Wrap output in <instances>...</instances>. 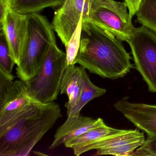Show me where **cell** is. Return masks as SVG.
Instances as JSON below:
<instances>
[{
    "label": "cell",
    "instance_id": "cell-3",
    "mask_svg": "<svg viewBox=\"0 0 156 156\" xmlns=\"http://www.w3.org/2000/svg\"><path fill=\"white\" fill-rule=\"evenodd\" d=\"M28 16V40L20 63L16 69L17 77L24 82L39 73L51 44L56 42L54 29L46 17L38 13Z\"/></svg>",
    "mask_w": 156,
    "mask_h": 156
},
{
    "label": "cell",
    "instance_id": "cell-9",
    "mask_svg": "<svg viewBox=\"0 0 156 156\" xmlns=\"http://www.w3.org/2000/svg\"><path fill=\"white\" fill-rule=\"evenodd\" d=\"M145 140L144 133L138 129H125L121 133L98 140L87 146L83 153L96 150L95 156H131L135 150L142 146Z\"/></svg>",
    "mask_w": 156,
    "mask_h": 156
},
{
    "label": "cell",
    "instance_id": "cell-21",
    "mask_svg": "<svg viewBox=\"0 0 156 156\" xmlns=\"http://www.w3.org/2000/svg\"><path fill=\"white\" fill-rule=\"evenodd\" d=\"M14 78L10 77L0 71V103H2L14 83Z\"/></svg>",
    "mask_w": 156,
    "mask_h": 156
},
{
    "label": "cell",
    "instance_id": "cell-20",
    "mask_svg": "<svg viewBox=\"0 0 156 156\" xmlns=\"http://www.w3.org/2000/svg\"><path fill=\"white\" fill-rule=\"evenodd\" d=\"M131 156H156V137H147L144 144L134 151Z\"/></svg>",
    "mask_w": 156,
    "mask_h": 156
},
{
    "label": "cell",
    "instance_id": "cell-16",
    "mask_svg": "<svg viewBox=\"0 0 156 156\" xmlns=\"http://www.w3.org/2000/svg\"><path fill=\"white\" fill-rule=\"evenodd\" d=\"M65 0H17L12 9L24 14L38 13L46 8L61 6Z\"/></svg>",
    "mask_w": 156,
    "mask_h": 156
},
{
    "label": "cell",
    "instance_id": "cell-22",
    "mask_svg": "<svg viewBox=\"0 0 156 156\" xmlns=\"http://www.w3.org/2000/svg\"><path fill=\"white\" fill-rule=\"evenodd\" d=\"M124 2L127 6L129 16L132 20L138 9L141 0H124Z\"/></svg>",
    "mask_w": 156,
    "mask_h": 156
},
{
    "label": "cell",
    "instance_id": "cell-10",
    "mask_svg": "<svg viewBox=\"0 0 156 156\" xmlns=\"http://www.w3.org/2000/svg\"><path fill=\"white\" fill-rule=\"evenodd\" d=\"M127 97L122 98L114 107L139 129L145 131L147 137H156V105L133 103Z\"/></svg>",
    "mask_w": 156,
    "mask_h": 156
},
{
    "label": "cell",
    "instance_id": "cell-4",
    "mask_svg": "<svg viewBox=\"0 0 156 156\" xmlns=\"http://www.w3.org/2000/svg\"><path fill=\"white\" fill-rule=\"evenodd\" d=\"M66 65V53L53 43L39 73L24 82L31 98L43 104L54 102L61 92Z\"/></svg>",
    "mask_w": 156,
    "mask_h": 156
},
{
    "label": "cell",
    "instance_id": "cell-23",
    "mask_svg": "<svg viewBox=\"0 0 156 156\" xmlns=\"http://www.w3.org/2000/svg\"><path fill=\"white\" fill-rule=\"evenodd\" d=\"M16 1L17 0H0L1 17L3 15L6 9L12 8Z\"/></svg>",
    "mask_w": 156,
    "mask_h": 156
},
{
    "label": "cell",
    "instance_id": "cell-5",
    "mask_svg": "<svg viewBox=\"0 0 156 156\" xmlns=\"http://www.w3.org/2000/svg\"><path fill=\"white\" fill-rule=\"evenodd\" d=\"M127 9L125 2L93 0L90 7L89 20L121 41L127 42L135 29Z\"/></svg>",
    "mask_w": 156,
    "mask_h": 156
},
{
    "label": "cell",
    "instance_id": "cell-19",
    "mask_svg": "<svg viewBox=\"0 0 156 156\" xmlns=\"http://www.w3.org/2000/svg\"><path fill=\"white\" fill-rule=\"evenodd\" d=\"M82 19L72 35L68 43L65 45L67 66L75 65L80 48L82 34Z\"/></svg>",
    "mask_w": 156,
    "mask_h": 156
},
{
    "label": "cell",
    "instance_id": "cell-8",
    "mask_svg": "<svg viewBox=\"0 0 156 156\" xmlns=\"http://www.w3.org/2000/svg\"><path fill=\"white\" fill-rule=\"evenodd\" d=\"M0 19L1 30L6 36L12 58L16 65H19L28 40V14L8 8Z\"/></svg>",
    "mask_w": 156,
    "mask_h": 156
},
{
    "label": "cell",
    "instance_id": "cell-17",
    "mask_svg": "<svg viewBox=\"0 0 156 156\" xmlns=\"http://www.w3.org/2000/svg\"><path fill=\"white\" fill-rule=\"evenodd\" d=\"M136 15L139 23L156 34V0H141Z\"/></svg>",
    "mask_w": 156,
    "mask_h": 156
},
{
    "label": "cell",
    "instance_id": "cell-6",
    "mask_svg": "<svg viewBox=\"0 0 156 156\" xmlns=\"http://www.w3.org/2000/svg\"><path fill=\"white\" fill-rule=\"evenodd\" d=\"M131 50L136 69L147 85L156 92V34L142 26L135 28L127 41Z\"/></svg>",
    "mask_w": 156,
    "mask_h": 156
},
{
    "label": "cell",
    "instance_id": "cell-11",
    "mask_svg": "<svg viewBox=\"0 0 156 156\" xmlns=\"http://www.w3.org/2000/svg\"><path fill=\"white\" fill-rule=\"evenodd\" d=\"M34 101L29 94L24 82L14 81L4 101L0 103V124L20 115Z\"/></svg>",
    "mask_w": 156,
    "mask_h": 156
},
{
    "label": "cell",
    "instance_id": "cell-12",
    "mask_svg": "<svg viewBox=\"0 0 156 156\" xmlns=\"http://www.w3.org/2000/svg\"><path fill=\"white\" fill-rule=\"evenodd\" d=\"M101 118L97 119L79 115L67 117L66 121L58 128L49 149L52 150L91 129L105 124Z\"/></svg>",
    "mask_w": 156,
    "mask_h": 156
},
{
    "label": "cell",
    "instance_id": "cell-1",
    "mask_svg": "<svg viewBox=\"0 0 156 156\" xmlns=\"http://www.w3.org/2000/svg\"><path fill=\"white\" fill-rule=\"evenodd\" d=\"M129 54L120 40L90 21H82V34L76 63L90 73L115 80L133 68Z\"/></svg>",
    "mask_w": 156,
    "mask_h": 156
},
{
    "label": "cell",
    "instance_id": "cell-15",
    "mask_svg": "<svg viewBox=\"0 0 156 156\" xmlns=\"http://www.w3.org/2000/svg\"><path fill=\"white\" fill-rule=\"evenodd\" d=\"M83 89L77 105L67 115L69 116H78L82 108L90 101L102 96L105 94L106 90L95 85L89 79L84 68L83 71Z\"/></svg>",
    "mask_w": 156,
    "mask_h": 156
},
{
    "label": "cell",
    "instance_id": "cell-13",
    "mask_svg": "<svg viewBox=\"0 0 156 156\" xmlns=\"http://www.w3.org/2000/svg\"><path fill=\"white\" fill-rule=\"evenodd\" d=\"M83 67L66 65L61 87V94H66L68 100L65 104L67 115L77 105L83 89Z\"/></svg>",
    "mask_w": 156,
    "mask_h": 156
},
{
    "label": "cell",
    "instance_id": "cell-18",
    "mask_svg": "<svg viewBox=\"0 0 156 156\" xmlns=\"http://www.w3.org/2000/svg\"><path fill=\"white\" fill-rule=\"evenodd\" d=\"M14 65L16 63L11 55L6 36L1 30L0 35V71L8 76L15 78L12 74Z\"/></svg>",
    "mask_w": 156,
    "mask_h": 156
},
{
    "label": "cell",
    "instance_id": "cell-7",
    "mask_svg": "<svg viewBox=\"0 0 156 156\" xmlns=\"http://www.w3.org/2000/svg\"><path fill=\"white\" fill-rule=\"evenodd\" d=\"M93 0H65L55 13L53 27L65 46L72 37L79 21H90L89 13Z\"/></svg>",
    "mask_w": 156,
    "mask_h": 156
},
{
    "label": "cell",
    "instance_id": "cell-14",
    "mask_svg": "<svg viewBox=\"0 0 156 156\" xmlns=\"http://www.w3.org/2000/svg\"><path fill=\"white\" fill-rule=\"evenodd\" d=\"M124 130L125 129H116L110 127L105 123L68 140L64 145L66 147L72 149L75 155L79 156L83 154V150L87 146L98 140L119 134Z\"/></svg>",
    "mask_w": 156,
    "mask_h": 156
},
{
    "label": "cell",
    "instance_id": "cell-2",
    "mask_svg": "<svg viewBox=\"0 0 156 156\" xmlns=\"http://www.w3.org/2000/svg\"><path fill=\"white\" fill-rule=\"evenodd\" d=\"M62 117L55 102L34 101L20 115L0 124V156H27Z\"/></svg>",
    "mask_w": 156,
    "mask_h": 156
}]
</instances>
